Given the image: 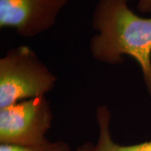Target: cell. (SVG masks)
I'll return each mask as SVG.
<instances>
[{
	"label": "cell",
	"instance_id": "1",
	"mask_svg": "<svg viewBox=\"0 0 151 151\" xmlns=\"http://www.w3.org/2000/svg\"><path fill=\"white\" fill-rule=\"evenodd\" d=\"M129 0H98L92 13V26L97 31L89 42L92 56L116 65L124 56L139 65L151 97V18H143L129 7Z\"/></svg>",
	"mask_w": 151,
	"mask_h": 151
},
{
	"label": "cell",
	"instance_id": "2",
	"mask_svg": "<svg viewBox=\"0 0 151 151\" xmlns=\"http://www.w3.org/2000/svg\"><path fill=\"white\" fill-rule=\"evenodd\" d=\"M57 77L27 45L9 49L0 59V108L44 97L55 86Z\"/></svg>",
	"mask_w": 151,
	"mask_h": 151
},
{
	"label": "cell",
	"instance_id": "3",
	"mask_svg": "<svg viewBox=\"0 0 151 151\" xmlns=\"http://www.w3.org/2000/svg\"><path fill=\"white\" fill-rule=\"evenodd\" d=\"M53 113L45 97L20 101L0 108V144L39 145L49 141Z\"/></svg>",
	"mask_w": 151,
	"mask_h": 151
},
{
	"label": "cell",
	"instance_id": "4",
	"mask_svg": "<svg viewBox=\"0 0 151 151\" xmlns=\"http://www.w3.org/2000/svg\"><path fill=\"white\" fill-rule=\"evenodd\" d=\"M70 0H0V28L15 29L24 38L51 29Z\"/></svg>",
	"mask_w": 151,
	"mask_h": 151
},
{
	"label": "cell",
	"instance_id": "5",
	"mask_svg": "<svg viewBox=\"0 0 151 151\" xmlns=\"http://www.w3.org/2000/svg\"><path fill=\"white\" fill-rule=\"evenodd\" d=\"M111 119V112L106 105L97 107L96 121L99 133L97 142H85L76 151H151V141L131 145H121L115 143L110 131Z\"/></svg>",
	"mask_w": 151,
	"mask_h": 151
},
{
	"label": "cell",
	"instance_id": "6",
	"mask_svg": "<svg viewBox=\"0 0 151 151\" xmlns=\"http://www.w3.org/2000/svg\"><path fill=\"white\" fill-rule=\"evenodd\" d=\"M0 151H72L70 145L62 140L47 141L39 145L23 146L0 144Z\"/></svg>",
	"mask_w": 151,
	"mask_h": 151
},
{
	"label": "cell",
	"instance_id": "7",
	"mask_svg": "<svg viewBox=\"0 0 151 151\" xmlns=\"http://www.w3.org/2000/svg\"><path fill=\"white\" fill-rule=\"evenodd\" d=\"M137 8L142 14L151 13V0H138Z\"/></svg>",
	"mask_w": 151,
	"mask_h": 151
}]
</instances>
